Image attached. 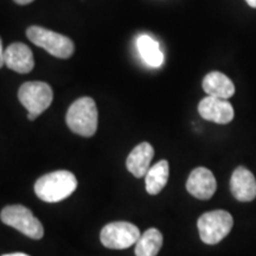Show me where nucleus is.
Masks as SVG:
<instances>
[{
	"instance_id": "nucleus-1",
	"label": "nucleus",
	"mask_w": 256,
	"mask_h": 256,
	"mask_svg": "<svg viewBox=\"0 0 256 256\" xmlns=\"http://www.w3.org/2000/svg\"><path fill=\"white\" fill-rule=\"evenodd\" d=\"M78 188V179L72 172L60 170L42 176L34 183L37 197L46 203H58L72 196Z\"/></svg>"
},
{
	"instance_id": "nucleus-2",
	"label": "nucleus",
	"mask_w": 256,
	"mask_h": 256,
	"mask_svg": "<svg viewBox=\"0 0 256 256\" xmlns=\"http://www.w3.org/2000/svg\"><path fill=\"white\" fill-rule=\"evenodd\" d=\"M66 121L70 130L78 136L90 138L98 130V113L95 101L92 98H80L70 106Z\"/></svg>"
},
{
	"instance_id": "nucleus-3",
	"label": "nucleus",
	"mask_w": 256,
	"mask_h": 256,
	"mask_svg": "<svg viewBox=\"0 0 256 256\" xmlns=\"http://www.w3.org/2000/svg\"><path fill=\"white\" fill-rule=\"evenodd\" d=\"M0 218L6 226H12L32 240H40L43 238V226L26 206L20 204L5 206L0 214Z\"/></svg>"
},
{
	"instance_id": "nucleus-4",
	"label": "nucleus",
	"mask_w": 256,
	"mask_h": 256,
	"mask_svg": "<svg viewBox=\"0 0 256 256\" xmlns=\"http://www.w3.org/2000/svg\"><path fill=\"white\" fill-rule=\"evenodd\" d=\"M234 220L228 211L214 210L198 218L197 226L200 240L206 244H217L232 229Z\"/></svg>"
},
{
	"instance_id": "nucleus-5",
	"label": "nucleus",
	"mask_w": 256,
	"mask_h": 256,
	"mask_svg": "<svg viewBox=\"0 0 256 256\" xmlns=\"http://www.w3.org/2000/svg\"><path fill=\"white\" fill-rule=\"evenodd\" d=\"M26 36L34 46L46 50L50 55L57 58H69L75 51V46L70 38L48 28L30 26L26 31Z\"/></svg>"
},
{
	"instance_id": "nucleus-6",
	"label": "nucleus",
	"mask_w": 256,
	"mask_h": 256,
	"mask_svg": "<svg viewBox=\"0 0 256 256\" xmlns=\"http://www.w3.org/2000/svg\"><path fill=\"white\" fill-rule=\"evenodd\" d=\"M140 230L130 222H113L104 226L100 232L101 243L108 249H127L136 244L140 238Z\"/></svg>"
},
{
	"instance_id": "nucleus-7",
	"label": "nucleus",
	"mask_w": 256,
	"mask_h": 256,
	"mask_svg": "<svg viewBox=\"0 0 256 256\" xmlns=\"http://www.w3.org/2000/svg\"><path fill=\"white\" fill-rule=\"evenodd\" d=\"M18 98L28 113L40 115L50 107L54 100V92L46 82H25L19 88Z\"/></svg>"
},
{
	"instance_id": "nucleus-8",
	"label": "nucleus",
	"mask_w": 256,
	"mask_h": 256,
	"mask_svg": "<svg viewBox=\"0 0 256 256\" xmlns=\"http://www.w3.org/2000/svg\"><path fill=\"white\" fill-rule=\"evenodd\" d=\"M198 113L204 120L226 124L234 119V108L228 100L208 95L198 104Z\"/></svg>"
},
{
	"instance_id": "nucleus-9",
	"label": "nucleus",
	"mask_w": 256,
	"mask_h": 256,
	"mask_svg": "<svg viewBox=\"0 0 256 256\" xmlns=\"http://www.w3.org/2000/svg\"><path fill=\"white\" fill-rule=\"evenodd\" d=\"M217 183L212 172L206 168H197L191 172L186 182V190L198 200H210L216 192Z\"/></svg>"
},
{
	"instance_id": "nucleus-10",
	"label": "nucleus",
	"mask_w": 256,
	"mask_h": 256,
	"mask_svg": "<svg viewBox=\"0 0 256 256\" xmlns=\"http://www.w3.org/2000/svg\"><path fill=\"white\" fill-rule=\"evenodd\" d=\"M230 190L238 202H252L256 197V179L248 168L238 166L230 179Z\"/></svg>"
},
{
	"instance_id": "nucleus-11",
	"label": "nucleus",
	"mask_w": 256,
	"mask_h": 256,
	"mask_svg": "<svg viewBox=\"0 0 256 256\" xmlns=\"http://www.w3.org/2000/svg\"><path fill=\"white\" fill-rule=\"evenodd\" d=\"M5 64L8 69L19 74L30 72L34 66L32 51L23 43L11 44L4 52Z\"/></svg>"
},
{
	"instance_id": "nucleus-12",
	"label": "nucleus",
	"mask_w": 256,
	"mask_h": 256,
	"mask_svg": "<svg viewBox=\"0 0 256 256\" xmlns=\"http://www.w3.org/2000/svg\"><path fill=\"white\" fill-rule=\"evenodd\" d=\"M154 156V148L151 144L142 142L136 145L130 153L126 160V166L128 171L134 177H145L148 168H151V162Z\"/></svg>"
},
{
	"instance_id": "nucleus-13",
	"label": "nucleus",
	"mask_w": 256,
	"mask_h": 256,
	"mask_svg": "<svg viewBox=\"0 0 256 256\" xmlns=\"http://www.w3.org/2000/svg\"><path fill=\"white\" fill-rule=\"evenodd\" d=\"M203 89L209 96L224 100H228L235 94V86L232 80L220 72L208 74L203 80Z\"/></svg>"
},
{
	"instance_id": "nucleus-14",
	"label": "nucleus",
	"mask_w": 256,
	"mask_h": 256,
	"mask_svg": "<svg viewBox=\"0 0 256 256\" xmlns=\"http://www.w3.org/2000/svg\"><path fill=\"white\" fill-rule=\"evenodd\" d=\"M170 176V166L168 160H160L148 168L145 176L146 191L154 196L166 186Z\"/></svg>"
},
{
	"instance_id": "nucleus-15",
	"label": "nucleus",
	"mask_w": 256,
	"mask_h": 256,
	"mask_svg": "<svg viewBox=\"0 0 256 256\" xmlns=\"http://www.w3.org/2000/svg\"><path fill=\"white\" fill-rule=\"evenodd\" d=\"M136 46L144 62L152 68H159L164 62V55L160 50L159 43L147 34H142L136 40Z\"/></svg>"
},
{
	"instance_id": "nucleus-16",
	"label": "nucleus",
	"mask_w": 256,
	"mask_h": 256,
	"mask_svg": "<svg viewBox=\"0 0 256 256\" xmlns=\"http://www.w3.org/2000/svg\"><path fill=\"white\" fill-rule=\"evenodd\" d=\"M162 246V234L158 229L146 230L136 243V256H156Z\"/></svg>"
},
{
	"instance_id": "nucleus-17",
	"label": "nucleus",
	"mask_w": 256,
	"mask_h": 256,
	"mask_svg": "<svg viewBox=\"0 0 256 256\" xmlns=\"http://www.w3.org/2000/svg\"><path fill=\"white\" fill-rule=\"evenodd\" d=\"M4 49H2V40H0V68L5 64V58H4Z\"/></svg>"
},
{
	"instance_id": "nucleus-18",
	"label": "nucleus",
	"mask_w": 256,
	"mask_h": 256,
	"mask_svg": "<svg viewBox=\"0 0 256 256\" xmlns=\"http://www.w3.org/2000/svg\"><path fill=\"white\" fill-rule=\"evenodd\" d=\"M14 2H17L18 5H28L30 4V2H34V0H14Z\"/></svg>"
},
{
	"instance_id": "nucleus-19",
	"label": "nucleus",
	"mask_w": 256,
	"mask_h": 256,
	"mask_svg": "<svg viewBox=\"0 0 256 256\" xmlns=\"http://www.w3.org/2000/svg\"><path fill=\"white\" fill-rule=\"evenodd\" d=\"M2 256H30V255L24 254V252H12V254H5Z\"/></svg>"
},
{
	"instance_id": "nucleus-20",
	"label": "nucleus",
	"mask_w": 256,
	"mask_h": 256,
	"mask_svg": "<svg viewBox=\"0 0 256 256\" xmlns=\"http://www.w3.org/2000/svg\"><path fill=\"white\" fill-rule=\"evenodd\" d=\"M38 116H40V115H37V114H34V113H28V120H31V121L36 120Z\"/></svg>"
},
{
	"instance_id": "nucleus-21",
	"label": "nucleus",
	"mask_w": 256,
	"mask_h": 256,
	"mask_svg": "<svg viewBox=\"0 0 256 256\" xmlns=\"http://www.w3.org/2000/svg\"><path fill=\"white\" fill-rule=\"evenodd\" d=\"M246 2H247V4L250 6V8H256V0H246Z\"/></svg>"
}]
</instances>
